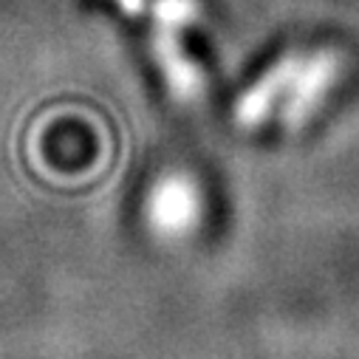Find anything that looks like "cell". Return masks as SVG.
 I'll use <instances>...</instances> for the list:
<instances>
[{
  "label": "cell",
  "mask_w": 359,
  "mask_h": 359,
  "mask_svg": "<svg viewBox=\"0 0 359 359\" xmlns=\"http://www.w3.org/2000/svg\"><path fill=\"white\" fill-rule=\"evenodd\" d=\"M153 18H156V29L184 32L198 18V6L196 0H156Z\"/></svg>",
  "instance_id": "4"
},
{
  "label": "cell",
  "mask_w": 359,
  "mask_h": 359,
  "mask_svg": "<svg viewBox=\"0 0 359 359\" xmlns=\"http://www.w3.org/2000/svg\"><path fill=\"white\" fill-rule=\"evenodd\" d=\"M153 51H156V62L170 85V91L184 102H196L204 94V76H201L198 65L187 57L182 43H178V32L156 29Z\"/></svg>",
  "instance_id": "3"
},
{
  "label": "cell",
  "mask_w": 359,
  "mask_h": 359,
  "mask_svg": "<svg viewBox=\"0 0 359 359\" xmlns=\"http://www.w3.org/2000/svg\"><path fill=\"white\" fill-rule=\"evenodd\" d=\"M116 4L125 15H142V9H144V0H116Z\"/></svg>",
  "instance_id": "5"
},
{
  "label": "cell",
  "mask_w": 359,
  "mask_h": 359,
  "mask_svg": "<svg viewBox=\"0 0 359 359\" xmlns=\"http://www.w3.org/2000/svg\"><path fill=\"white\" fill-rule=\"evenodd\" d=\"M342 57L331 48L292 51L269 65L235 102V122L241 128H263L269 119H280L286 128L306 125L328 91L337 85Z\"/></svg>",
  "instance_id": "1"
},
{
  "label": "cell",
  "mask_w": 359,
  "mask_h": 359,
  "mask_svg": "<svg viewBox=\"0 0 359 359\" xmlns=\"http://www.w3.org/2000/svg\"><path fill=\"white\" fill-rule=\"evenodd\" d=\"M201 198L187 175H164L147 198V218L164 235L187 232L198 221Z\"/></svg>",
  "instance_id": "2"
}]
</instances>
